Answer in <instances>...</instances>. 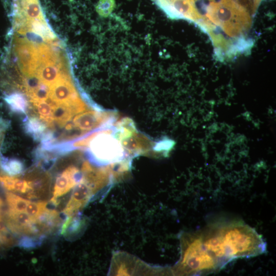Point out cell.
I'll return each mask as SVG.
<instances>
[{"mask_svg": "<svg viewBox=\"0 0 276 276\" xmlns=\"http://www.w3.org/2000/svg\"><path fill=\"white\" fill-rule=\"evenodd\" d=\"M202 241L206 250L223 267L235 259L255 257L266 250L261 236L243 224L206 229Z\"/></svg>", "mask_w": 276, "mask_h": 276, "instance_id": "cell-1", "label": "cell"}, {"mask_svg": "<svg viewBox=\"0 0 276 276\" xmlns=\"http://www.w3.org/2000/svg\"><path fill=\"white\" fill-rule=\"evenodd\" d=\"M181 256L175 267L179 275H197L221 269L205 249L199 232L184 233L180 237Z\"/></svg>", "mask_w": 276, "mask_h": 276, "instance_id": "cell-2", "label": "cell"}, {"mask_svg": "<svg viewBox=\"0 0 276 276\" xmlns=\"http://www.w3.org/2000/svg\"><path fill=\"white\" fill-rule=\"evenodd\" d=\"M114 125L95 130V135L85 149L90 160L98 165H105L125 158L126 153L114 136Z\"/></svg>", "mask_w": 276, "mask_h": 276, "instance_id": "cell-3", "label": "cell"}, {"mask_svg": "<svg viewBox=\"0 0 276 276\" xmlns=\"http://www.w3.org/2000/svg\"><path fill=\"white\" fill-rule=\"evenodd\" d=\"M50 87V101L48 102L53 105L63 104L85 109L86 106L79 97L67 73Z\"/></svg>", "mask_w": 276, "mask_h": 276, "instance_id": "cell-4", "label": "cell"}, {"mask_svg": "<svg viewBox=\"0 0 276 276\" xmlns=\"http://www.w3.org/2000/svg\"><path fill=\"white\" fill-rule=\"evenodd\" d=\"M116 113L111 111L88 110L77 114L73 120L75 127L87 133L88 131L112 125Z\"/></svg>", "mask_w": 276, "mask_h": 276, "instance_id": "cell-5", "label": "cell"}, {"mask_svg": "<svg viewBox=\"0 0 276 276\" xmlns=\"http://www.w3.org/2000/svg\"><path fill=\"white\" fill-rule=\"evenodd\" d=\"M118 140L126 154L129 156L148 154L155 147L153 142L146 135L139 132L136 128L122 135Z\"/></svg>", "mask_w": 276, "mask_h": 276, "instance_id": "cell-6", "label": "cell"}, {"mask_svg": "<svg viewBox=\"0 0 276 276\" xmlns=\"http://www.w3.org/2000/svg\"><path fill=\"white\" fill-rule=\"evenodd\" d=\"M5 220L7 227L16 235L21 237L31 236L43 239L38 236L34 221L27 213L8 209L5 214Z\"/></svg>", "mask_w": 276, "mask_h": 276, "instance_id": "cell-7", "label": "cell"}, {"mask_svg": "<svg viewBox=\"0 0 276 276\" xmlns=\"http://www.w3.org/2000/svg\"><path fill=\"white\" fill-rule=\"evenodd\" d=\"M82 178V173L78 168L73 165L67 167L56 177L51 201L57 205L58 203V197L66 194L80 182Z\"/></svg>", "mask_w": 276, "mask_h": 276, "instance_id": "cell-8", "label": "cell"}, {"mask_svg": "<svg viewBox=\"0 0 276 276\" xmlns=\"http://www.w3.org/2000/svg\"><path fill=\"white\" fill-rule=\"evenodd\" d=\"M94 193L83 178L76 185L67 204L63 210V213L67 216L78 214L90 200Z\"/></svg>", "mask_w": 276, "mask_h": 276, "instance_id": "cell-9", "label": "cell"}, {"mask_svg": "<svg viewBox=\"0 0 276 276\" xmlns=\"http://www.w3.org/2000/svg\"><path fill=\"white\" fill-rule=\"evenodd\" d=\"M60 218L58 213L54 210H47L34 221L37 233L41 237L53 232L60 224Z\"/></svg>", "mask_w": 276, "mask_h": 276, "instance_id": "cell-10", "label": "cell"}, {"mask_svg": "<svg viewBox=\"0 0 276 276\" xmlns=\"http://www.w3.org/2000/svg\"><path fill=\"white\" fill-rule=\"evenodd\" d=\"M81 112L77 108L69 105L59 104L53 106L52 120L54 125L60 127H64L65 124L70 121L75 114Z\"/></svg>", "mask_w": 276, "mask_h": 276, "instance_id": "cell-11", "label": "cell"}, {"mask_svg": "<svg viewBox=\"0 0 276 276\" xmlns=\"http://www.w3.org/2000/svg\"><path fill=\"white\" fill-rule=\"evenodd\" d=\"M25 132L35 141L40 140L47 131V125L39 118L35 116L26 117L22 120Z\"/></svg>", "mask_w": 276, "mask_h": 276, "instance_id": "cell-12", "label": "cell"}, {"mask_svg": "<svg viewBox=\"0 0 276 276\" xmlns=\"http://www.w3.org/2000/svg\"><path fill=\"white\" fill-rule=\"evenodd\" d=\"M4 100L11 111L16 113L25 114L29 106L26 97L20 93L6 95Z\"/></svg>", "mask_w": 276, "mask_h": 276, "instance_id": "cell-13", "label": "cell"}, {"mask_svg": "<svg viewBox=\"0 0 276 276\" xmlns=\"http://www.w3.org/2000/svg\"><path fill=\"white\" fill-rule=\"evenodd\" d=\"M0 167L2 170L10 176L19 175L25 170V165L18 158H8L0 155Z\"/></svg>", "mask_w": 276, "mask_h": 276, "instance_id": "cell-14", "label": "cell"}, {"mask_svg": "<svg viewBox=\"0 0 276 276\" xmlns=\"http://www.w3.org/2000/svg\"><path fill=\"white\" fill-rule=\"evenodd\" d=\"M83 224L80 215L67 216L61 226V234L65 237L71 238L80 232Z\"/></svg>", "mask_w": 276, "mask_h": 276, "instance_id": "cell-15", "label": "cell"}, {"mask_svg": "<svg viewBox=\"0 0 276 276\" xmlns=\"http://www.w3.org/2000/svg\"><path fill=\"white\" fill-rule=\"evenodd\" d=\"M6 199L8 209L18 212L26 211L29 202L28 200L11 192L6 193Z\"/></svg>", "mask_w": 276, "mask_h": 276, "instance_id": "cell-16", "label": "cell"}, {"mask_svg": "<svg viewBox=\"0 0 276 276\" xmlns=\"http://www.w3.org/2000/svg\"><path fill=\"white\" fill-rule=\"evenodd\" d=\"M47 205L45 201L33 202L29 200L26 213L35 221L47 210Z\"/></svg>", "mask_w": 276, "mask_h": 276, "instance_id": "cell-17", "label": "cell"}, {"mask_svg": "<svg viewBox=\"0 0 276 276\" xmlns=\"http://www.w3.org/2000/svg\"><path fill=\"white\" fill-rule=\"evenodd\" d=\"M116 5L114 0H100L96 5V10L101 16L107 17L112 12Z\"/></svg>", "mask_w": 276, "mask_h": 276, "instance_id": "cell-18", "label": "cell"}, {"mask_svg": "<svg viewBox=\"0 0 276 276\" xmlns=\"http://www.w3.org/2000/svg\"><path fill=\"white\" fill-rule=\"evenodd\" d=\"M43 240V239L31 237H21L18 242V245L24 248H32L40 245Z\"/></svg>", "mask_w": 276, "mask_h": 276, "instance_id": "cell-19", "label": "cell"}, {"mask_svg": "<svg viewBox=\"0 0 276 276\" xmlns=\"http://www.w3.org/2000/svg\"><path fill=\"white\" fill-rule=\"evenodd\" d=\"M250 12L254 14L263 0H238Z\"/></svg>", "mask_w": 276, "mask_h": 276, "instance_id": "cell-20", "label": "cell"}, {"mask_svg": "<svg viewBox=\"0 0 276 276\" xmlns=\"http://www.w3.org/2000/svg\"><path fill=\"white\" fill-rule=\"evenodd\" d=\"M3 202L0 197V221H3Z\"/></svg>", "mask_w": 276, "mask_h": 276, "instance_id": "cell-21", "label": "cell"}, {"mask_svg": "<svg viewBox=\"0 0 276 276\" xmlns=\"http://www.w3.org/2000/svg\"><path fill=\"white\" fill-rule=\"evenodd\" d=\"M1 243V239H0V243Z\"/></svg>", "mask_w": 276, "mask_h": 276, "instance_id": "cell-22", "label": "cell"}]
</instances>
